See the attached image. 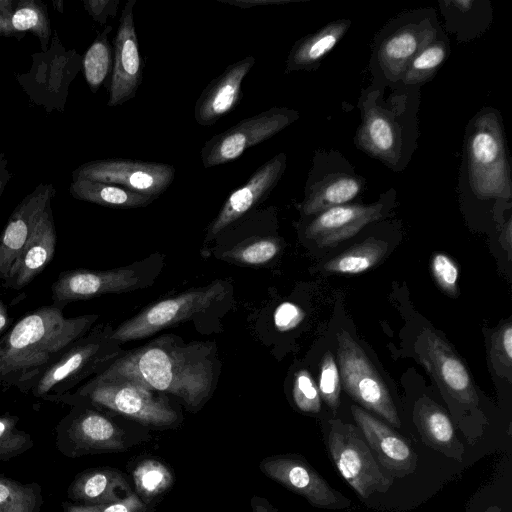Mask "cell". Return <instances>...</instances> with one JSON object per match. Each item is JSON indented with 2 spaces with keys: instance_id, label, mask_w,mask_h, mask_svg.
Instances as JSON below:
<instances>
[{
  "instance_id": "28",
  "label": "cell",
  "mask_w": 512,
  "mask_h": 512,
  "mask_svg": "<svg viewBox=\"0 0 512 512\" xmlns=\"http://www.w3.org/2000/svg\"><path fill=\"white\" fill-rule=\"evenodd\" d=\"M351 24L350 19L335 20L297 40L288 53L284 74L316 70Z\"/></svg>"
},
{
  "instance_id": "33",
  "label": "cell",
  "mask_w": 512,
  "mask_h": 512,
  "mask_svg": "<svg viewBox=\"0 0 512 512\" xmlns=\"http://www.w3.org/2000/svg\"><path fill=\"white\" fill-rule=\"evenodd\" d=\"M449 53V39L443 33L414 56L398 84L420 87L435 76Z\"/></svg>"
},
{
  "instance_id": "10",
  "label": "cell",
  "mask_w": 512,
  "mask_h": 512,
  "mask_svg": "<svg viewBox=\"0 0 512 512\" xmlns=\"http://www.w3.org/2000/svg\"><path fill=\"white\" fill-rule=\"evenodd\" d=\"M31 69L16 78L30 100L45 108L63 112L68 88L82 68V57L67 50L55 33L45 52L33 55Z\"/></svg>"
},
{
  "instance_id": "26",
  "label": "cell",
  "mask_w": 512,
  "mask_h": 512,
  "mask_svg": "<svg viewBox=\"0 0 512 512\" xmlns=\"http://www.w3.org/2000/svg\"><path fill=\"white\" fill-rule=\"evenodd\" d=\"M134 490L128 476L113 467L89 468L79 472L67 489L70 502L98 505L118 501Z\"/></svg>"
},
{
  "instance_id": "7",
  "label": "cell",
  "mask_w": 512,
  "mask_h": 512,
  "mask_svg": "<svg viewBox=\"0 0 512 512\" xmlns=\"http://www.w3.org/2000/svg\"><path fill=\"white\" fill-rule=\"evenodd\" d=\"M147 439L141 430L84 403L72 405L55 427L56 449L69 458L125 452Z\"/></svg>"
},
{
  "instance_id": "36",
  "label": "cell",
  "mask_w": 512,
  "mask_h": 512,
  "mask_svg": "<svg viewBox=\"0 0 512 512\" xmlns=\"http://www.w3.org/2000/svg\"><path fill=\"white\" fill-rule=\"evenodd\" d=\"M280 247V241L275 237L257 236L234 246L222 258L245 265H262L272 260Z\"/></svg>"
},
{
  "instance_id": "18",
  "label": "cell",
  "mask_w": 512,
  "mask_h": 512,
  "mask_svg": "<svg viewBox=\"0 0 512 512\" xmlns=\"http://www.w3.org/2000/svg\"><path fill=\"white\" fill-rule=\"evenodd\" d=\"M136 0L122 9L113 39V66L108 85L109 107L123 105L135 97L143 78V61L134 22Z\"/></svg>"
},
{
  "instance_id": "41",
  "label": "cell",
  "mask_w": 512,
  "mask_h": 512,
  "mask_svg": "<svg viewBox=\"0 0 512 512\" xmlns=\"http://www.w3.org/2000/svg\"><path fill=\"white\" fill-rule=\"evenodd\" d=\"M491 362L495 370L510 379L512 364V324L502 325L492 336Z\"/></svg>"
},
{
  "instance_id": "4",
  "label": "cell",
  "mask_w": 512,
  "mask_h": 512,
  "mask_svg": "<svg viewBox=\"0 0 512 512\" xmlns=\"http://www.w3.org/2000/svg\"><path fill=\"white\" fill-rule=\"evenodd\" d=\"M47 401L69 406L90 404L153 428H171L181 422L179 414L166 398L154 395L152 390L138 382L123 378L92 377L75 391L51 397Z\"/></svg>"
},
{
  "instance_id": "29",
  "label": "cell",
  "mask_w": 512,
  "mask_h": 512,
  "mask_svg": "<svg viewBox=\"0 0 512 512\" xmlns=\"http://www.w3.org/2000/svg\"><path fill=\"white\" fill-rule=\"evenodd\" d=\"M413 417L428 446L447 457L462 461L464 447L456 437L450 418L440 406L423 397L415 404Z\"/></svg>"
},
{
  "instance_id": "8",
  "label": "cell",
  "mask_w": 512,
  "mask_h": 512,
  "mask_svg": "<svg viewBox=\"0 0 512 512\" xmlns=\"http://www.w3.org/2000/svg\"><path fill=\"white\" fill-rule=\"evenodd\" d=\"M111 331L103 324L91 328L41 375L31 394L47 401L102 372L119 355L118 343L110 338Z\"/></svg>"
},
{
  "instance_id": "31",
  "label": "cell",
  "mask_w": 512,
  "mask_h": 512,
  "mask_svg": "<svg viewBox=\"0 0 512 512\" xmlns=\"http://www.w3.org/2000/svg\"><path fill=\"white\" fill-rule=\"evenodd\" d=\"M132 488L148 506L155 508L158 501L172 489L173 470L155 457L141 458L131 470Z\"/></svg>"
},
{
  "instance_id": "34",
  "label": "cell",
  "mask_w": 512,
  "mask_h": 512,
  "mask_svg": "<svg viewBox=\"0 0 512 512\" xmlns=\"http://www.w3.org/2000/svg\"><path fill=\"white\" fill-rule=\"evenodd\" d=\"M111 31L112 26L106 25L82 57L83 74L93 93L99 90L112 72L113 48L108 39Z\"/></svg>"
},
{
  "instance_id": "16",
  "label": "cell",
  "mask_w": 512,
  "mask_h": 512,
  "mask_svg": "<svg viewBox=\"0 0 512 512\" xmlns=\"http://www.w3.org/2000/svg\"><path fill=\"white\" fill-rule=\"evenodd\" d=\"M261 472L285 488L304 497L311 505L325 509H344L351 501L333 489L299 455L282 454L263 458Z\"/></svg>"
},
{
  "instance_id": "32",
  "label": "cell",
  "mask_w": 512,
  "mask_h": 512,
  "mask_svg": "<svg viewBox=\"0 0 512 512\" xmlns=\"http://www.w3.org/2000/svg\"><path fill=\"white\" fill-rule=\"evenodd\" d=\"M387 249L386 242L370 237L327 261L324 270L329 273L359 274L378 264Z\"/></svg>"
},
{
  "instance_id": "21",
  "label": "cell",
  "mask_w": 512,
  "mask_h": 512,
  "mask_svg": "<svg viewBox=\"0 0 512 512\" xmlns=\"http://www.w3.org/2000/svg\"><path fill=\"white\" fill-rule=\"evenodd\" d=\"M141 286L140 275L132 267L110 270L73 269L62 271L51 287L52 304L63 310L74 301L104 294L122 293Z\"/></svg>"
},
{
  "instance_id": "48",
  "label": "cell",
  "mask_w": 512,
  "mask_h": 512,
  "mask_svg": "<svg viewBox=\"0 0 512 512\" xmlns=\"http://www.w3.org/2000/svg\"><path fill=\"white\" fill-rule=\"evenodd\" d=\"M11 321L12 319L9 315L8 307L5 305L0 295V335L10 328Z\"/></svg>"
},
{
  "instance_id": "30",
  "label": "cell",
  "mask_w": 512,
  "mask_h": 512,
  "mask_svg": "<svg viewBox=\"0 0 512 512\" xmlns=\"http://www.w3.org/2000/svg\"><path fill=\"white\" fill-rule=\"evenodd\" d=\"M69 192L77 200L116 209L146 207L154 201L124 187L82 178L72 180Z\"/></svg>"
},
{
  "instance_id": "37",
  "label": "cell",
  "mask_w": 512,
  "mask_h": 512,
  "mask_svg": "<svg viewBox=\"0 0 512 512\" xmlns=\"http://www.w3.org/2000/svg\"><path fill=\"white\" fill-rule=\"evenodd\" d=\"M18 416L0 414V461H9L34 447L30 434L18 428Z\"/></svg>"
},
{
  "instance_id": "19",
  "label": "cell",
  "mask_w": 512,
  "mask_h": 512,
  "mask_svg": "<svg viewBox=\"0 0 512 512\" xmlns=\"http://www.w3.org/2000/svg\"><path fill=\"white\" fill-rule=\"evenodd\" d=\"M394 197L395 192L390 189L371 204L349 203L324 210L313 215L304 229V235L320 247L337 245L356 235L368 224L383 218Z\"/></svg>"
},
{
  "instance_id": "35",
  "label": "cell",
  "mask_w": 512,
  "mask_h": 512,
  "mask_svg": "<svg viewBox=\"0 0 512 512\" xmlns=\"http://www.w3.org/2000/svg\"><path fill=\"white\" fill-rule=\"evenodd\" d=\"M43 503L38 483H22L0 475V512H41Z\"/></svg>"
},
{
  "instance_id": "20",
  "label": "cell",
  "mask_w": 512,
  "mask_h": 512,
  "mask_svg": "<svg viewBox=\"0 0 512 512\" xmlns=\"http://www.w3.org/2000/svg\"><path fill=\"white\" fill-rule=\"evenodd\" d=\"M286 166L287 156L284 152L260 165L241 187L226 198L217 216L208 226L205 241L214 239L265 201L279 183Z\"/></svg>"
},
{
  "instance_id": "45",
  "label": "cell",
  "mask_w": 512,
  "mask_h": 512,
  "mask_svg": "<svg viewBox=\"0 0 512 512\" xmlns=\"http://www.w3.org/2000/svg\"><path fill=\"white\" fill-rule=\"evenodd\" d=\"M219 2L248 9L266 5H281L291 2V0H218Z\"/></svg>"
},
{
  "instance_id": "1",
  "label": "cell",
  "mask_w": 512,
  "mask_h": 512,
  "mask_svg": "<svg viewBox=\"0 0 512 512\" xmlns=\"http://www.w3.org/2000/svg\"><path fill=\"white\" fill-rule=\"evenodd\" d=\"M99 318L65 317L53 304L24 315L0 338V388L29 393L41 375Z\"/></svg>"
},
{
  "instance_id": "14",
  "label": "cell",
  "mask_w": 512,
  "mask_h": 512,
  "mask_svg": "<svg viewBox=\"0 0 512 512\" xmlns=\"http://www.w3.org/2000/svg\"><path fill=\"white\" fill-rule=\"evenodd\" d=\"M223 293L224 285L215 281L208 286L155 302L112 330L110 338L119 344L152 335L204 312Z\"/></svg>"
},
{
  "instance_id": "39",
  "label": "cell",
  "mask_w": 512,
  "mask_h": 512,
  "mask_svg": "<svg viewBox=\"0 0 512 512\" xmlns=\"http://www.w3.org/2000/svg\"><path fill=\"white\" fill-rule=\"evenodd\" d=\"M292 396L297 408L306 413H317L321 409V398L317 385L307 370H299L294 377Z\"/></svg>"
},
{
  "instance_id": "25",
  "label": "cell",
  "mask_w": 512,
  "mask_h": 512,
  "mask_svg": "<svg viewBox=\"0 0 512 512\" xmlns=\"http://www.w3.org/2000/svg\"><path fill=\"white\" fill-rule=\"evenodd\" d=\"M56 244V228L51 204H49L3 280L2 287L20 290L27 286L50 264L55 254Z\"/></svg>"
},
{
  "instance_id": "47",
  "label": "cell",
  "mask_w": 512,
  "mask_h": 512,
  "mask_svg": "<svg viewBox=\"0 0 512 512\" xmlns=\"http://www.w3.org/2000/svg\"><path fill=\"white\" fill-rule=\"evenodd\" d=\"M252 512H276L271 503L264 497L254 495L251 500Z\"/></svg>"
},
{
  "instance_id": "13",
  "label": "cell",
  "mask_w": 512,
  "mask_h": 512,
  "mask_svg": "<svg viewBox=\"0 0 512 512\" xmlns=\"http://www.w3.org/2000/svg\"><path fill=\"white\" fill-rule=\"evenodd\" d=\"M298 119V111L276 106L242 119L204 143L200 152L202 165L209 169L232 162L247 149L272 138Z\"/></svg>"
},
{
  "instance_id": "12",
  "label": "cell",
  "mask_w": 512,
  "mask_h": 512,
  "mask_svg": "<svg viewBox=\"0 0 512 512\" xmlns=\"http://www.w3.org/2000/svg\"><path fill=\"white\" fill-rule=\"evenodd\" d=\"M365 187L363 177L335 151H317L309 172L304 199L299 205L302 215L309 217L332 207L351 203Z\"/></svg>"
},
{
  "instance_id": "2",
  "label": "cell",
  "mask_w": 512,
  "mask_h": 512,
  "mask_svg": "<svg viewBox=\"0 0 512 512\" xmlns=\"http://www.w3.org/2000/svg\"><path fill=\"white\" fill-rule=\"evenodd\" d=\"M94 378L133 380L152 391L171 393L196 410L210 395L213 366L198 346H185L174 337L162 336L118 355Z\"/></svg>"
},
{
  "instance_id": "42",
  "label": "cell",
  "mask_w": 512,
  "mask_h": 512,
  "mask_svg": "<svg viewBox=\"0 0 512 512\" xmlns=\"http://www.w3.org/2000/svg\"><path fill=\"white\" fill-rule=\"evenodd\" d=\"M431 272L438 286L447 294L458 293L459 269L456 263L444 253H435L431 258Z\"/></svg>"
},
{
  "instance_id": "40",
  "label": "cell",
  "mask_w": 512,
  "mask_h": 512,
  "mask_svg": "<svg viewBox=\"0 0 512 512\" xmlns=\"http://www.w3.org/2000/svg\"><path fill=\"white\" fill-rule=\"evenodd\" d=\"M63 512H153L154 508L146 505L133 491L128 496L110 503L82 505L64 501Z\"/></svg>"
},
{
  "instance_id": "9",
  "label": "cell",
  "mask_w": 512,
  "mask_h": 512,
  "mask_svg": "<svg viewBox=\"0 0 512 512\" xmlns=\"http://www.w3.org/2000/svg\"><path fill=\"white\" fill-rule=\"evenodd\" d=\"M327 446L339 473L359 496L384 493L393 484L392 475L380 467L355 426L330 421Z\"/></svg>"
},
{
  "instance_id": "38",
  "label": "cell",
  "mask_w": 512,
  "mask_h": 512,
  "mask_svg": "<svg viewBox=\"0 0 512 512\" xmlns=\"http://www.w3.org/2000/svg\"><path fill=\"white\" fill-rule=\"evenodd\" d=\"M340 380L338 365L328 351L321 360L318 390L324 402L333 410L339 406Z\"/></svg>"
},
{
  "instance_id": "46",
  "label": "cell",
  "mask_w": 512,
  "mask_h": 512,
  "mask_svg": "<svg viewBox=\"0 0 512 512\" xmlns=\"http://www.w3.org/2000/svg\"><path fill=\"white\" fill-rule=\"evenodd\" d=\"M11 177L12 174L8 168V160L5 154L0 152V198Z\"/></svg>"
},
{
  "instance_id": "43",
  "label": "cell",
  "mask_w": 512,
  "mask_h": 512,
  "mask_svg": "<svg viewBox=\"0 0 512 512\" xmlns=\"http://www.w3.org/2000/svg\"><path fill=\"white\" fill-rule=\"evenodd\" d=\"M304 317L305 314L298 305L284 302L274 312V324L277 330L285 332L298 326Z\"/></svg>"
},
{
  "instance_id": "3",
  "label": "cell",
  "mask_w": 512,
  "mask_h": 512,
  "mask_svg": "<svg viewBox=\"0 0 512 512\" xmlns=\"http://www.w3.org/2000/svg\"><path fill=\"white\" fill-rule=\"evenodd\" d=\"M373 80L361 90V123L355 136L357 148L392 171L406 168L417 147L419 86L387 84Z\"/></svg>"
},
{
  "instance_id": "15",
  "label": "cell",
  "mask_w": 512,
  "mask_h": 512,
  "mask_svg": "<svg viewBox=\"0 0 512 512\" xmlns=\"http://www.w3.org/2000/svg\"><path fill=\"white\" fill-rule=\"evenodd\" d=\"M170 164L123 158L92 160L72 172L73 179H89L124 187L156 200L173 183Z\"/></svg>"
},
{
  "instance_id": "17",
  "label": "cell",
  "mask_w": 512,
  "mask_h": 512,
  "mask_svg": "<svg viewBox=\"0 0 512 512\" xmlns=\"http://www.w3.org/2000/svg\"><path fill=\"white\" fill-rule=\"evenodd\" d=\"M415 351L438 386L461 404L476 405L478 397L473 379L453 349L431 328H423L415 342Z\"/></svg>"
},
{
  "instance_id": "24",
  "label": "cell",
  "mask_w": 512,
  "mask_h": 512,
  "mask_svg": "<svg viewBox=\"0 0 512 512\" xmlns=\"http://www.w3.org/2000/svg\"><path fill=\"white\" fill-rule=\"evenodd\" d=\"M254 64V56L248 55L228 65L207 84L195 102L194 119L197 124L211 126L238 105L242 83Z\"/></svg>"
},
{
  "instance_id": "22",
  "label": "cell",
  "mask_w": 512,
  "mask_h": 512,
  "mask_svg": "<svg viewBox=\"0 0 512 512\" xmlns=\"http://www.w3.org/2000/svg\"><path fill=\"white\" fill-rule=\"evenodd\" d=\"M56 190L51 183H40L26 195L10 215L0 234V279L4 280L32 234Z\"/></svg>"
},
{
  "instance_id": "6",
  "label": "cell",
  "mask_w": 512,
  "mask_h": 512,
  "mask_svg": "<svg viewBox=\"0 0 512 512\" xmlns=\"http://www.w3.org/2000/svg\"><path fill=\"white\" fill-rule=\"evenodd\" d=\"M443 33L432 8L411 10L388 21L374 39L369 61L373 80L398 84L414 56Z\"/></svg>"
},
{
  "instance_id": "5",
  "label": "cell",
  "mask_w": 512,
  "mask_h": 512,
  "mask_svg": "<svg viewBox=\"0 0 512 512\" xmlns=\"http://www.w3.org/2000/svg\"><path fill=\"white\" fill-rule=\"evenodd\" d=\"M466 176L481 199H511V173L502 119L495 109H482L466 131Z\"/></svg>"
},
{
  "instance_id": "51",
  "label": "cell",
  "mask_w": 512,
  "mask_h": 512,
  "mask_svg": "<svg viewBox=\"0 0 512 512\" xmlns=\"http://www.w3.org/2000/svg\"><path fill=\"white\" fill-rule=\"evenodd\" d=\"M485 512H501V509L497 506H492L488 508Z\"/></svg>"
},
{
  "instance_id": "27",
  "label": "cell",
  "mask_w": 512,
  "mask_h": 512,
  "mask_svg": "<svg viewBox=\"0 0 512 512\" xmlns=\"http://www.w3.org/2000/svg\"><path fill=\"white\" fill-rule=\"evenodd\" d=\"M27 32L40 42L42 52L51 42V23L47 8L37 0H0V37L21 40Z\"/></svg>"
},
{
  "instance_id": "49",
  "label": "cell",
  "mask_w": 512,
  "mask_h": 512,
  "mask_svg": "<svg viewBox=\"0 0 512 512\" xmlns=\"http://www.w3.org/2000/svg\"><path fill=\"white\" fill-rule=\"evenodd\" d=\"M503 235H504V244L507 245V248L508 250L510 251V248H511V219L509 218L505 227H504V230H503Z\"/></svg>"
},
{
  "instance_id": "11",
  "label": "cell",
  "mask_w": 512,
  "mask_h": 512,
  "mask_svg": "<svg viewBox=\"0 0 512 512\" xmlns=\"http://www.w3.org/2000/svg\"><path fill=\"white\" fill-rule=\"evenodd\" d=\"M337 342L338 368L347 393L364 408L400 427L401 421L387 386L361 346L347 331L337 335Z\"/></svg>"
},
{
  "instance_id": "44",
  "label": "cell",
  "mask_w": 512,
  "mask_h": 512,
  "mask_svg": "<svg viewBox=\"0 0 512 512\" xmlns=\"http://www.w3.org/2000/svg\"><path fill=\"white\" fill-rule=\"evenodd\" d=\"M83 5L94 21L105 25L108 18L116 16L120 0H84Z\"/></svg>"
},
{
  "instance_id": "50",
  "label": "cell",
  "mask_w": 512,
  "mask_h": 512,
  "mask_svg": "<svg viewBox=\"0 0 512 512\" xmlns=\"http://www.w3.org/2000/svg\"><path fill=\"white\" fill-rule=\"evenodd\" d=\"M52 5L59 13L62 14L64 12V2L62 0H54L52 1Z\"/></svg>"
},
{
  "instance_id": "23",
  "label": "cell",
  "mask_w": 512,
  "mask_h": 512,
  "mask_svg": "<svg viewBox=\"0 0 512 512\" xmlns=\"http://www.w3.org/2000/svg\"><path fill=\"white\" fill-rule=\"evenodd\" d=\"M351 412L369 448L390 475L405 477L415 471L417 454L402 436L359 406H351Z\"/></svg>"
}]
</instances>
